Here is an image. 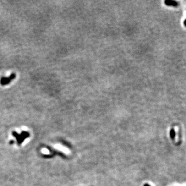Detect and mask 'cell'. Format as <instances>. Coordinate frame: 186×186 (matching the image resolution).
Returning a JSON list of instances; mask_svg holds the SVG:
<instances>
[{"label": "cell", "mask_w": 186, "mask_h": 186, "mask_svg": "<svg viewBox=\"0 0 186 186\" xmlns=\"http://www.w3.org/2000/svg\"><path fill=\"white\" fill-rule=\"evenodd\" d=\"M165 3L168 5L173 6H175L177 4L176 2L174 1H166L165 2Z\"/></svg>", "instance_id": "6da1fadb"}]
</instances>
